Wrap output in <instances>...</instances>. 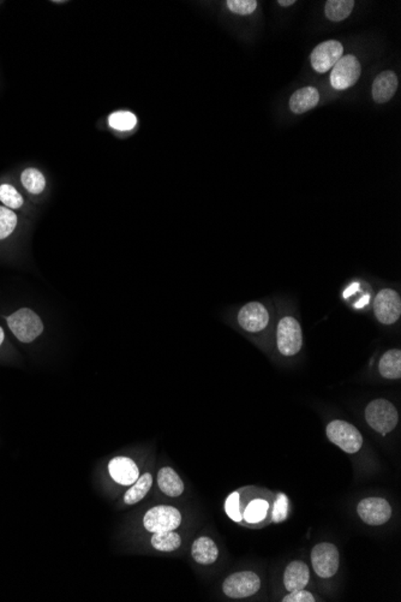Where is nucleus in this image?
Instances as JSON below:
<instances>
[{
  "label": "nucleus",
  "instance_id": "obj_1",
  "mask_svg": "<svg viewBox=\"0 0 401 602\" xmlns=\"http://www.w3.org/2000/svg\"><path fill=\"white\" fill-rule=\"evenodd\" d=\"M275 345L280 355L286 358L294 357L303 347V330L299 320L291 312H285L276 321Z\"/></svg>",
  "mask_w": 401,
  "mask_h": 602
},
{
  "label": "nucleus",
  "instance_id": "obj_2",
  "mask_svg": "<svg viewBox=\"0 0 401 602\" xmlns=\"http://www.w3.org/2000/svg\"><path fill=\"white\" fill-rule=\"evenodd\" d=\"M365 421L381 436H387L397 428L399 413L395 405L386 398H376L368 403L364 410Z\"/></svg>",
  "mask_w": 401,
  "mask_h": 602
},
{
  "label": "nucleus",
  "instance_id": "obj_3",
  "mask_svg": "<svg viewBox=\"0 0 401 602\" xmlns=\"http://www.w3.org/2000/svg\"><path fill=\"white\" fill-rule=\"evenodd\" d=\"M273 321L271 304L261 301H251L239 308L237 322L240 328L249 334H261L268 330Z\"/></svg>",
  "mask_w": 401,
  "mask_h": 602
},
{
  "label": "nucleus",
  "instance_id": "obj_4",
  "mask_svg": "<svg viewBox=\"0 0 401 602\" xmlns=\"http://www.w3.org/2000/svg\"><path fill=\"white\" fill-rule=\"evenodd\" d=\"M326 436L331 444L349 454H354L362 449L364 441L361 431L344 420H331L326 427Z\"/></svg>",
  "mask_w": 401,
  "mask_h": 602
},
{
  "label": "nucleus",
  "instance_id": "obj_5",
  "mask_svg": "<svg viewBox=\"0 0 401 602\" xmlns=\"http://www.w3.org/2000/svg\"><path fill=\"white\" fill-rule=\"evenodd\" d=\"M8 325L15 337L22 343L34 342L44 332V324L36 312L22 308L8 317Z\"/></svg>",
  "mask_w": 401,
  "mask_h": 602
},
{
  "label": "nucleus",
  "instance_id": "obj_6",
  "mask_svg": "<svg viewBox=\"0 0 401 602\" xmlns=\"http://www.w3.org/2000/svg\"><path fill=\"white\" fill-rule=\"evenodd\" d=\"M374 314L381 325L392 326L401 317V296L392 287H384L376 294Z\"/></svg>",
  "mask_w": 401,
  "mask_h": 602
},
{
  "label": "nucleus",
  "instance_id": "obj_7",
  "mask_svg": "<svg viewBox=\"0 0 401 602\" xmlns=\"http://www.w3.org/2000/svg\"><path fill=\"white\" fill-rule=\"evenodd\" d=\"M310 558L315 573L321 578H331L339 570V550L331 542H321L315 546Z\"/></svg>",
  "mask_w": 401,
  "mask_h": 602
},
{
  "label": "nucleus",
  "instance_id": "obj_8",
  "mask_svg": "<svg viewBox=\"0 0 401 602\" xmlns=\"http://www.w3.org/2000/svg\"><path fill=\"white\" fill-rule=\"evenodd\" d=\"M182 523V514L173 506H154L144 514L143 525L149 532H172Z\"/></svg>",
  "mask_w": 401,
  "mask_h": 602
},
{
  "label": "nucleus",
  "instance_id": "obj_9",
  "mask_svg": "<svg viewBox=\"0 0 401 602\" xmlns=\"http://www.w3.org/2000/svg\"><path fill=\"white\" fill-rule=\"evenodd\" d=\"M261 588V580L253 571L232 573L223 580V592L227 598L245 599L253 596Z\"/></svg>",
  "mask_w": 401,
  "mask_h": 602
},
{
  "label": "nucleus",
  "instance_id": "obj_10",
  "mask_svg": "<svg viewBox=\"0 0 401 602\" xmlns=\"http://www.w3.org/2000/svg\"><path fill=\"white\" fill-rule=\"evenodd\" d=\"M357 514L364 523L371 527H379L387 523L392 517V506L384 498H365L359 501Z\"/></svg>",
  "mask_w": 401,
  "mask_h": 602
},
{
  "label": "nucleus",
  "instance_id": "obj_11",
  "mask_svg": "<svg viewBox=\"0 0 401 602\" xmlns=\"http://www.w3.org/2000/svg\"><path fill=\"white\" fill-rule=\"evenodd\" d=\"M362 72L361 63L357 58L349 54L341 57L331 72V84L336 90H344L356 84Z\"/></svg>",
  "mask_w": 401,
  "mask_h": 602
},
{
  "label": "nucleus",
  "instance_id": "obj_12",
  "mask_svg": "<svg viewBox=\"0 0 401 602\" xmlns=\"http://www.w3.org/2000/svg\"><path fill=\"white\" fill-rule=\"evenodd\" d=\"M344 46L339 41L329 40L317 45L314 51L311 52L310 61L315 71L320 74H324L333 69L336 62L343 57Z\"/></svg>",
  "mask_w": 401,
  "mask_h": 602
},
{
  "label": "nucleus",
  "instance_id": "obj_13",
  "mask_svg": "<svg viewBox=\"0 0 401 602\" xmlns=\"http://www.w3.org/2000/svg\"><path fill=\"white\" fill-rule=\"evenodd\" d=\"M109 471L111 477L122 486H130L135 484L140 477L139 466L135 461L129 457H114L109 463Z\"/></svg>",
  "mask_w": 401,
  "mask_h": 602
},
{
  "label": "nucleus",
  "instance_id": "obj_14",
  "mask_svg": "<svg viewBox=\"0 0 401 602\" xmlns=\"http://www.w3.org/2000/svg\"><path fill=\"white\" fill-rule=\"evenodd\" d=\"M309 580V567L301 560L291 562L283 572V585L288 593L294 590L306 589Z\"/></svg>",
  "mask_w": 401,
  "mask_h": 602
},
{
  "label": "nucleus",
  "instance_id": "obj_15",
  "mask_svg": "<svg viewBox=\"0 0 401 602\" xmlns=\"http://www.w3.org/2000/svg\"><path fill=\"white\" fill-rule=\"evenodd\" d=\"M398 77L393 71H382L372 84V97L377 104L389 102L397 92Z\"/></svg>",
  "mask_w": 401,
  "mask_h": 602
},
{
  "label": "nucleus",
  "instance_id": "obj_16",
  "mask_svg": "<svg viewBox=\"0 0 401 602\" xmlns=\"http://www.w3.org/2000/svg\"><path fill=\"white\" fill-rule=\"evenodd\" d=\"M191 555L200 565H212L219 558V548L210 537H200L192 542Z\"/></svg>",
  "mask_w": 401,
  "mask_h": 602
},
{
  "label": "nucleus",
  "instance_id": "obj_17",
  "mask_svg": "<svg viewBox=\"0 0 401 602\" xmlns=\"http://www.w3.org/2000/svg\"><path fill=\"white\" fill-rule=\"evenodd\" d=\"M320 102V93L314 87H306L293 93L290 99V109L293 113L301 115L313 110Z\"/></svg>",
  "mask_w": 401,
  "mask_h": 602
},
{
  "label": "nucleus",
  "instance_id": "obj_18",
  "mask_svg": "<svg viewBox=\"0 0 401 602\" xmlns=\"http://www.w3.org/2000/svg\"><path fill=\"white\" fill-rule=\"evenodd\" d=\"M157 484L167 497L175 498L183 494V481L171 466H164L160 469L157 474Z\"/></svg>",
  "mask_w": 401,
  "mask_h": 602
},
{
  "label": "nucleus",
  "instance_id": "obj_19",
  "mask_svg": "<svg viewBox=\"0 0 401 602\" xmlns=\"http://www.w3.org/2000/svg\"><path fill=\"white\" fill-rule=\"evenodd\" d=\"M379 372L381 377L387 380H399L401 378L400 349H389L384 352L379 361Z\"/></svg>",
  "mask_w": 401,
  "mask_h": 602
},
{
  "label": "nucleus",
  "instance_id": "obj_20",
  "mask_svg": "<svg viewBox=\"0 0 401 602\" xmlns=\"http://www.w3.org/2000/svg\"><path fill=\"white\" fill-rule=\"evenodd\" d=\"M137 123L139 120L135 113L129 110L113 111L106 118L107 128L117 134L132 132L137 127Z\"/></svg>",
  "mask_w": 401,
  "mask_h": 602
},
{
  "label": "nucleus",
  "instance_id": "obj_21",
  "mask_svg": "<svg viewBox=\"0 0 401 602\" xmlns=\"http://www.w3.org/2000/svg\"><path fill=\"white\" fill-rule=\"evenodd\" d=\"M21 184L26 190V193L39 196L44 193L47 187V180L44 173L36 167H26L19 176Z\"/></svg>",
  "mask_w": 401,
  "mask_h": 602
},
{
  "label": "nucleus",
  "instance_id": "obj_22",
  "mask_svg": "<svg viewBox=\"0 0 401 602\" xmlns=\"http://www.w3.org/2000/svg\"><path fill=\"white\" fill-rule=\"evenodd\" d=\"M153 486V476L146 473L140 476L135 484L131 486L130 489L125 493L124 501L127 505H135L139 501L142 500L148 494L150 488Z\"/></svg>",
  "mask_w": 401,
  "mask_h": 602
},
{
  "label": "nucleus",
  "instance_id": "obj_23",
  "mask_svg": "<svg viewBox=\"0 0 401 602\" xmlns=\"http://www.w3.org/2000/svg\"><path fill=\"white\" fill-rule=\"evenodd\" d=\"M180 545H182V537L179 534L175 532V530L154 532L153 537H152V546H153L154 550H159V552H173V550H178Z\"/></svg>",
  "mask_w": 401,
  "mask_h": 602
},
{
  "label": "nucleus",
  "instance_id": "obj_24",
  "mask_svg": "<svg viewBox=\"0 0 401 602\" xmlns=\"http://www.w3.org/2000/svg\"><path fill=\"white\" fill-rule=\"evenodd\" d=\"M354 8V0H328L326 3V16L333 22H340L349 17Z\"/></svg>",
  "mask_w": 401,
  "mask_h": 602
},
{
  "label": "nucleus",
  "instance_id": "obj_25",
  "mask_svg": "<svg viewBox=\"0 0 401 602\" xmlns=\"http://www.w3.org/2000/svg\"><path fill=\"white\" fill-rule=\"evenodd\" d=\"M0 203H3V206L15 212L22 208L24 198L22 193L16 189V187L4 183L0 184Z\"/></svg>",
  "mask_w": 401,
  "mask_h": 602
},
{
  "label": "nucleus",
  "instance_id": "obj_26",
  "mask_svg": "<svg viewBox=\"0 0 401 602\" xmlns=\"http://www.w3.org/2000/svg\"><path fill=\"white\" fill-rule=\"evenodd\" d=\"M17 225V214L5 206H0V241L9 238L15 232Z\"/></svg>",
  "mask_w": 401,
  "mask_h": 602
},
{
  "label": "nucleus",
  "instance_id": "obj_27",
  "mask_svg": "<svg viewBox=\"0 0 401 602\" xmlns=\"http://www.w3.org/2000/svg\"><path fill=\"white\" fill-rule=\"evenodd\" d=\"M268 509H269V505L266 500L256 499L246 506L242 518H244L248 523H258L266 517Z\"/></svg>",
  "mask_w": 401,
  "mask_h": 602
},
{
  "label": "nucleus",
  "instance_id": "obj_28",
  "mask_svg": "<svg viewBox=\"0 0 401 602\" xmlns=\"http://www.w3.org/2000/svg\"><path fill=\"white\" fill-rule=\"evenodd\" d=\"M288 504H290L288 498L283 493H279L273 507V514H272L273 523H283L288 519Z\"/></svg>",
  "mask_w": 401,
  "mask_h": 602
},
{
  "label": "nucleus",
  "instance_id": "obj_29",
  "mask_svg": "<svg viewBox=\"0 0 401 602\" xmlns=\"http://www.w3.org/2000/svg\"><path fill=\"white\" fill-rule=\"evenodd\" d=\"M226 4L227 8L231 10L232 13L240 16L250 15L258 8L256 0H228Z\"/></svg>",
  "mask_w": 401,
  "mask_h": 602
},
{
  "label": "nucleus",
  "instance_id": "obj_30",
  "mask_svg": "<svg viewBox=\"0 0 401 602\" xmlns=\"http://www.w3.org/2000/svg\"><path fill=\"white\" fill-rule=\"evenodd\" d=\"M225 511L232 521L240 523L242 514L239 511V493L235 492L228 496L225 502Z\"/></svg>",
  "mask_w": 401,
  "mask_h": 602
},
{
  "label": "nucleus",
  "instance_id": "obj_31",
  "mask_svg": "<svg viewBox=\"0 0 401 602\" xmlns=\"http://www.w3.org/2000/svg\"><path fill=\"white\" fill-rule=\"evenodd\" d=\"M315 598L313 594L308 590L301 589L290 592V593L283 599V602H315Z\"/></svg>",
  "mask_w": 401,
  "mask_h": 602
},
{
  "label": "nucleus",
  "instance_id": "obj_32",
  "mask_svg": "<svg viewBox=\"0 0 401 602\" xmlns=\"http://www.w3.org/2000/svg\"><path fill=\"white\" fill-rule=\"evenodd\" d=\"M296 1L294 0H279L278 1V4L281 5V6H291V5L294 4Z\"/></svg>",
  "mask_w": 401,
  "mask_h": 602
},
{
  "label": "nucleus",
  "instance_id": "obj_33",
  "mask_svg": "<svg viewBox=\"0 0 401 602\" xmlns=\"http://www.w3.org/2000/svg\"><path fill=\"white\" fill-rule=\"evenodd\" d=\"M4 338H5L4 331H3V328H1V327H0V345H1V344H3V342H4Z\"/></svg>",
  "mask_w": 401,
  "mask_h": 602
},
{
  "label": "nucleus",
  "instance_id": "obj_34",
  "mask_svg": "<svg viewBox=\"0 0 401 602\" xmlns=\"http://www.w3.org/2000/svg\"><path fill=\"white\" fill-rule=\"evenodd\" d=\"M53 4H66V1H52Z\"/></svg>",
  "mask_w": 401,
  "mask_h": 602
}]
</instances>
